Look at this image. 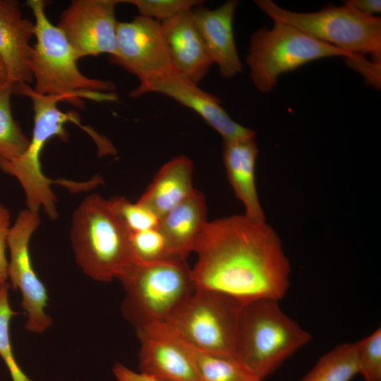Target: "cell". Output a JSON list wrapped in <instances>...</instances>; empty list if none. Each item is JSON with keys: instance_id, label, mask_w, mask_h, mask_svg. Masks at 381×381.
Segmentation results:
<instances>
[{"instance_id": "cell-1", "label": "cell", "mask_w": 381, "mask_h": 381, "mask_svg": "<svg viewBox=\"0 0 381 381\" xmlns=\"http://www.w3.org/2000/svg\"><path fill=\"white\" fill-rule=\"evenodd\" d=\"M193 251L196 289L219 291L241 302L287 292L291 266L281 240L266 221L234 214L207 222Z\"/></svg>"}, {"instance_id": "cell-2", "label": "cell", "mask_w": 381, "mask_h": 381, "mask_svg": "<svg viewBox=\"0 0 381 381\" xmlns=\"http://www.w3.org/2000/svg\"><path fill=\"white\" fill-rule=\"evenodd\" d=\"M13 94L27 97L32 102V137L28 147L20 156L11 159L0 157V169L19 181L25 195L27 209L38 212L39 209L43 207L47 216L54 220L59 217L56 205L57 200L50 188L54 181L47 179L41 169L40 157L44 146L49 139L56 136L66 142L69 136L65 125L68 122L77 124L86 131L96 145L102 142L104 136L93 128L82 125L77 111L64 112L58 108L57 104L65 101L75 106V102L69 97L40 95L25 83H13Z\"/></svg>"}, {"instance_id": "cell-3", "label": "cell", "mask_w": 381, "mask_h": 381, "mask_svg": "<svg viewBox=\"0 0 381 381\" xmlns=\"http://www.w3.org/2000/svg\"><path fill=\"white\" fill-rule=\"evenodd\" d=\"M25 5L35 18L36 43L28 63L35 80L34 91L42 95L69 97L79 107L84 105L81 98L116 101L118 97L111 92L115 89L112 81L90 78L80 72L75 50L62 31L47 17L45 2L28 0Z\"/></svg>"}, {"instance_id": "cell-4", "label": "cell", "mask_w": 381, "mask_h": 381, "mask_svg": "<svg viewBox=\"0 0 381 381\" xmlns=\"http://www.w3.org/2000/svg\"><path fill=\"white\" fill-rule=\"evenodd\" d=\"M70 237L77 265L97 282L119 279L138 263L128 231L100 195L87 196L75 209Z\"/></svg>"}, {"instance_id": "cell-5", "label": "cell", "mask_w": 381, "mask_h": 381, "mask_svg": "<svg viewBox=\"0 0 381 381\" xmlns=\"http://www.w3.org/2000/svg\"><path fill=\"white\" fill-rule=\"evenodd\" d=\"M311 339L282 310L278 300L252 301L241 312L235 360L264 381Z\"/></svg>"}, {"instance_id": "cell-6", "label": "cell", "mask_w": 381, "mask_h": 381, "mask_svg": "<svg viewBox=\"0 0 381 381\" xmlns=\"http://www.w3.org/2000/svg\"><path fill=\"white\" fill-rule=\"evenodd\" d=\"M119 280L123 318L136 331L164 322L196 289L186 258L135 263Z\"/></svg>"}, {"instance_id": "cell-7", "label": "cell", "mask_w": 381, "mask_h": 381, "mask_svg": "<svg viewBox=\"0 0 381 381\" xmlns=\"http://www.w3.org/2000/svg\"><path fill=\"white\" fill-rule=\"evenodd\" d=\"M330 56L353 61L363 55L351 54L294 26L274 21L271 30L262 28L252 35L246 61L256 89L267 92L276 86L281 74Z\"/></svg>"}, {"instance_id": "cell-8", "label": "cell", "mask_w": 381, "mask_h": 381, "mask_svg": "<svg viewBox=\"0 0 381 381\" xmlns=\"http://www.w3.org/2000/svg\"><path fill=\"white\" fill-rule=\"evenodd\" d=\"M244 304L219 291L195 289L164 323L199 350L235 360Z\"/></svg>"}, {"instance_id": "cell-9", "label": "cell", "mask_w": 381, "mask_h": 381, "mask_svg": "<svg viewBox=\"0 0 381 381\" xmlns=\"http://www.w3.org/2000/svg\"><path fill=\"white\" fill-rule=\"evenodd\" d=\"M255 4L274 21L294 26L312 37L354 54H369L380 65L381 18L364 15L352 7L327 5L320 11L296 13L271 0Z\"/></svg>"}, {"instance_id": "cell-10", "label": "cell", "mask_w": 381, "mask_h": 381, "mask_svg": "<svg viewBox=\"0 0 381 381\" xmlns=\"http://www.w3.org/2000/svg\"><path fill=\"white\" fill-rule=\"evenodd\" d=\"M40 224L38 212L23 210L11 225L7 240L10 253L8 281L21 293V306L27 315L25 329L37 334L44 332L53 323L45 312L47 289L34 271L29 253L30 238Z\"/></svg>"}, {"instance_id": "cell-11", "label": "cell", "mask_w": 381, "mask_h": 381, "mask_svg": "<svg viewBox=\"0 0 381 381\" xmlns=\"http://www.w3.org/2000/svg\"><path fill=\"white\" fill-rule=\"evenodd\" d=\"M109 59L135 75L139 80L138 86L175 71L161 22L140 15L130 22H118L116 52Z\"/></svg>"}, {"instance_id": "cell-12", "label": "cell", "mask_w": 381, "mask_h": 381, "mask_svg": "<svg viewBox=\"0 0 381 381\" xmlns=\"http://www.w3.org/2000/svg\"><path fill=\"white\" fill-rule=\"evenodd\" d=\"M122 0H73L56 25L78 59L116 52L115 8Z\"/></svg>"}, {"instance_id": "cell-13", "label": "cell", "mask_w": 381, "mask_h": 381, "mask_svg": "<svg viewBox=\"0 0 381 381\" xmlns=\"http://www.w3.org/2000/svg\"><path fill=\"white\" fill-rule=\"evenodd\" d=\"M152 92L165 95L195 111L222 136L224 142L255 138V131L234 121L222 107L219 98L205 92L176 70L135 87L129 95L138 97Z\"/></svg>"}, {"instance_id": "cell-14", "label": "cell", "mask_w": 381, "mask_h": 381, "mask_svg": "<svg viewBox=\"0 0 381 381\" xmlns=\"http://www.w3.org/2000/svg\"><path fill=\"white\" fill-rule=\"evenodd\" d=\"M139 373L155 381H200L177 335L164 322L136 331Z\"/></svg>"}, {"instance_id": "cell-15", "label": "cell", "mask_w": 381, "mask_h": 381, "mask_svg": "<svg viewBox=\"0 0 381 381\" xmlns=\"http://www.w3.org/2000/svg\"><path fill=\"white\" fill-rule=\"evenodd\" d=\"M229 0L215 9L201 5L190 11L193 20L222 77L230 78L243 71L233 31V18L238 6Z\"/></svg>"}, {"instance_id": "cell-16", "label": "cell", "mask_w": 381, "mask_h": 381, "mask_svg": "<svg viewBox=\"0 0 381 381\" xmlns=\"http://www.w3.org/2000/svg\"><path fill=\"white\" fill-rule=\"evenodd\" d=\"M162 35L174 69L198 84L213 64L190 11L161 21Z\"/></svg>"}, {"instance_id": "cell-17", "label": "cell", "mask_w": 381, "mask_h": 381, "mask_svg": "<svg viewBox=\"0 0 381 381\" xmlns=\"http://www.w3.org/2000/svg\"><path fill=\"white\" fill-rule=\"evenodd\" d=\"M35 31V23L23 18L18 1L0 0V58L13 83L30 85L34 81L28 63Z\"/></svg>"}, {"instance_id": "cell-18", "label": "cell", "mask_w": 381, "mask_h": 381, "mask_svg": "<svg viewBox=\"0 0 381 381\" xmlns=\"http://www.w3.org/2000/svg\"><path fill=\"white\" fill-rule=\"evenodd\" d=\"M258 152L255 138L224 142L223 161L226 176L236 197L244 206V214L256 221H265L255 181Z\"/></svg>"}, {"instance_id": "cell-19", "label": "cell", "mask_w": 381, "mask_h": 381, "mask_svg": "<svg viewBox=\"0 0 381 381\" xmlns=\"http://www.w3.org/2000/svg\"><path fill=\"white\" fill-rule=\"evenodd\" d=\"M207 204L202 192L192 193L159 219L158 228L171 249L186 258L207 224Z\"/></svg>"}, {"instance_id": "cell-20", "label": "cell", "mask_w": 381, "mask_h": 381, "mask_svg": "<svg viewBox=\"0 0 381 381\" xmlns=\"http://www.w3.org/2000/svg\"><path fill=\"white\" fill-rule=\"evenodd\" d=\"M193 170L188 157H174L160 168L137 202L161 218L194 190Z\"/></svg>"}, {"instance_id": "cell-21", "label": "cell", "mask_w": 381, "mask_h": 381, "mask_svg": "<svg viewBox=\"0 0 381 381\" xmlns=\"http://www.w3.org/2000/svg\"><path fill=\"white\" fill-rule=\"evenodd\" d=\"M176 334L192 360L200 381H262L236 360L204 352Z\"/></svg>"}, {"instance_id": "cell-22", "label": "cell", "mask_w": 381, "mask_h": 381, "mask_svg": "<svg viewBox=\"0 0 381 381\" xmlns=\"http://www.w3.org/2000/svg\"><path fill=\"white\" fill-rule=\"evenodd\" d=\"M356 375L355 343H344L322 356L301 381H351Z\"/></svg>"}, {"instance_id": "cell-23", "label": "cell", "mask_w": 381, "mask_h": 381, "mask_svg": "<svg viewBox=\"0 0 381 381\" xmlns=\"http://www.w3.org/2000/svg\"><path fill=\"white\" fill-rule=\"evenodd\" d=\"M13 94V83L8 81L0 86V157L5 159L20 156L30 142L13 117L11 108Z\"/></svg>"}, {"instance_id": "cell-24", "label": "cell", "mask_w": 381, "mask_h": 381, "mask_svg": "<svg viewBox=\"0 0 381 381\" xmlns=\"http://www.w3.org/2000/svg\"><path fill=\"white\" fill-rule=\"evenodd\" d=\"M129 240L138 263L185 258L171 249L158 226L129 234Z\"/></svg>"}, {"instance_id": "cell-25", "label": "cell", "mask_w": 381, "mask_h": 381, "mask_svg": "<svg viewBox=\"0 0 381 381\" xmlns=\"http://www.w3.org/2000/svg\"><path fill=\"white\" fill-rule=\"evenodd\" d=\"M109 207L129 234L159 226L160 218L150 209L123 196L107 200Z\"/></svg>"}, {"instance_id": "cell-26", "label": "cell", "mask_w": 381, "mask_h": 381, "mask_svg": "<svg viewBox=\"0 0 381 381\" xmlns=\"http://www.w3.org/2000/svg\"><path fill=\"white\" fill-rule=\"evenodd\" d=\"M8 282L0 285V356L6 364L12 381H34L21 370L13 353L10 322L17 313L11 307Z\"/></svg>"}, {"instance_id": "cell-27", "label": "cell", "mask_w": 381, "mask_h": 381, "mask_svg": "<svg viewBox=\"0 0 381 381\" xmlns=\"http://www.w3.org/2000/svg\"><path fill=\"white\" fill-rule=\"evenodd\" d=\"M358 375L364 381H381V329L355 343Z\"/></svg>"}, {"instance_id": "cell-28", "label": "cell", "mask_w": 381, "mask_h": 381, "mask_svg": "<svg viewBox=\"0 0 381 381\" xmlns=\"http://www.w3.org/2000/svg\"><path fill=\"white\" fill-rule=\"evenodd\" d=\"M201 0H122L134 5L140 16L163 21L201 5Z\"/></svg>"}, {"instance_id": "cell-29", "label": "cell", "mask_w": 381, "mask_h": 381, "mask_svg": "<svg viewBox=\"0 0 381 381\" xmlns=\"http://www.w3.org/2000/svg\"><path fill=\"white\" fill-rule=\"evenodd\" d=\"M11 226L10 212L0 203V285L8 282V260L6 249Z\"/></svg>"}, {"instance_id": "cell-30", "label": "cell", "mask_w": 381, "mask_h": 381, "mask_svg": "<svg viewBox=\"0 0 381 381\" xmlns=\"http://www.w3.org/2000/svg\"><path fill=\"white\" fill-rule=\"evenodd\" d=\"M112 371L117 381H155L139 372L131 370L118 362L113 366Z\"/></svg>"}, {"instance_id": "cell-31", "label": "cell", "mask_w": 381, "mask_h": 381, "mask_svg": "<svg viewBox=\"0 0 381 381\" xmlns=\"http://www.w3.org/2000/svg\"><path fill=\"white\" fill-rule=\"evenodd\" d=\"M344 4L366 16H374L375 13H380L381 11L380 0H349L346 1Z\"/></svg>"}, {"instance_id": "cell-32", "label": "cell", "mask_w": 381, "mask_h": 381, "mask_svg": "<svg viewBox=\"0 0 381 381\" xmlns=\"http://www.w3.org/2000/svg\"><path fill=\"white\" fill-rule=\"evenodd\" d=\"M8 80V73L6 66L0 58V86L6 83Z\"/></svg>"}]
</instances>
